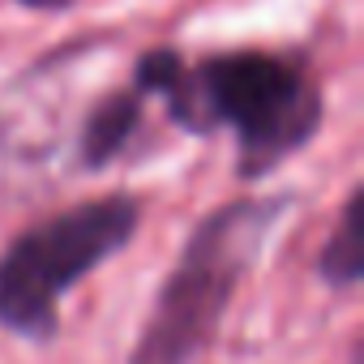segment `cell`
Wrapping results in <instances>:
<instances>
[{"instance_id": "obj_4", "label": "cell", "mask_w": 364, "mask_h": 364, "mask_svg": "<svg viewBox=\"0 0 364 364\" xmlns=\"http://www.w3.org/2000/svg\"><path fill=\"white\" fill-rule=\"evenodd\" d=\"M137 120H141V90H116V95H107V99L90 112V120H86L82 159H86L90 167L107 163V159L133 137Z\"/></svg>"}, {"instance_id": "obj_3", "label": "cell", "mask_w": 364, "mask_h": 364, "mask_svg": "<svg viewBox=\"0 0 364 364\" xmlns=\"http://www.w3.org/2000/svg\"><path fill=\"white\" fill-rule=\"evenodd\" d=\"M133 228L137 202L116 193L22 232L0 253V326L31 338L52 334L60 296L129 245Z\"/></svg>"}, {"instance_id": "obj_6", "label": "cell", "mask_w": 364, "mask_h": 364, "mask_svg": "<svg viewBox=\"0 0 364 364\" xmlns=\"http://www.w3.org/2000/svg\"><path fill=\"white\" fill-rule=\"evenodd\" d=\"M18 5H26V9H65L69 0H18Z\"/></svg>"}, {"instance_id": "obj_1", "label": "cell", "mask_w": 364, "mask_h": 364, "mask_svg": "<svg viewBox=\"0 0 364 364\" xmlns=\"http://www.w3.org/2000/svg\"><path fill=\"white\" fill-rule=\"evenodd\" d=\"M137 90L167 99V112L185 129L232 124L240 141V171L262 176L300 150L321 120V95L296 60L266 52L210 56L185 69L176 52H146Z\"/></svg>"}, {"instance_id": "obj_5", "label": "cell", "mask_w": 364, "mask_h": 364, "mask_svg": "<svg viewBox=\"0 0 364 364\" xmlns=\"http://www.w3.org/2000/svg\"><path fill=\"white\" fill-rule=\"evenodd\" d=\"M360 266H364V253H360V198L351 193L347 206H343V219H338V232L330 236V245L321 249V274L338 287L355 283L360 279Z\"/></svg>"}, {"instance_id": "obj_2", "label": "cell", "mask_w": 364, "mask_h": 364, "mask_svg": "<svg viewBox=\"0 0 364 364\" xmlns=\"http://www.w3.org/2000/svg\"><path fill=\"white\" fill-rule=\"evenodd\" d=\"M274 215L279 206L266 202H232L189 236L176 257V270L154 296L129 364H189L206 347Z\"/></svg>"}]
</instances>
